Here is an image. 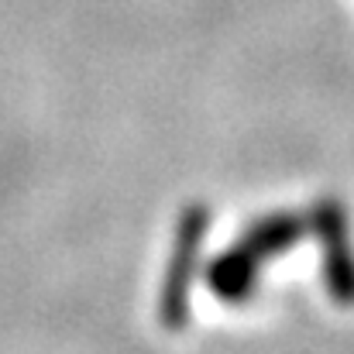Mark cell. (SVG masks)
Returning <instances> with one entry per match:
<instances>
[{
    "mask_svg": "<svg viewBox=\"0 0 354 354\" xmlns=\"http://www.w3.org/2000/svg\"><path fill=\"white\" fill-rule=\"evenodd\" d=\"M210 207L193 200L176 214V227H172V244H169V258H165V275H162V289H158V324L165 330H186L189 317H193V289H196V275H200V251L210 231Z\"/></svg>",
    "mask_w": 354,
    "mask_h": 354,
    "instance_id": "1",
    "label": "cell"
},
{
    "mask_svg": "<svg viewBox=\"0 0 354 354\" xmlns=\"http://www.w3.org/2000/svg\"><path fill=\"white\" fill-rule=\"evenodd\" d=\"M310 217V234L320 244V279L327 296L341 306L354 310V231L351 210L334 196L324 193L313 200L306 210Z\"/></svg>",
    "mask_w": 354,
    "mask_h": 354,
    "instance_id": "2",
    "label": "cell"
},
{
    "mask_svg": "<svg viewBox=\"0 0 354 354\" xmlns=\"http://www.w3.org/2000/svg\"><path fill=\"white\" fill-rule=\"evenodd\" d=\"M306 237H310V217H306V214H296V210H268V214L251 217L234 241L258 265H272V261L286 258V254H289L296 244H303Z\"/></svg>",
    "mask_w": 354,
    "mask_h": 354,
    "instance_id": "3",
    "label": "cell"
},
{
    "mask_svg": "<svg viewBox=\"0 0 354 354\" xmlns=\"http://www.w3.org/2000/svg\"><path fill=\"white\" fill-rule=\"evenodd\" d=\"M261 268L237 241H231L227 248H221L207 268H203V286L227 306H244L248 299H254L258 286H261Z\"/></svg>",
    "mask_w": 354,
    "mask_h": 354,
    "instance_id": "4",
    "label": "cell"
}]
</instances>
